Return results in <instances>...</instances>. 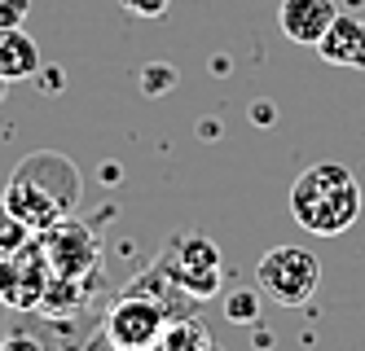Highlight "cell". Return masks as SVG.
I'll use <instances>...</instances> for the list:
<instances>
[{
  "instance_id": "6da1fadb",
  "label": "cell",
  "mask_w": 365,
  "mask_h": 351,
  "mask_svg": "<svg viewBox=\"0 0 365 351\" xmlns=\"http://www.w3.org/2000/svg\"><path fill=\"white\" fill-rule=\"evenodd\" d=\"M291 215L312 237H339L361 220V184L344 163H312L291 184Z\"/></svg>"
},
{
  "instance_id": "7a4b0ae2",
  "label": "cell",
  "mask_w": 365,
  "mask_h": 351,
  "mask_svg": "<svg viewBox=\"0 0 365 351\" xmlns=\"http://www.w3.org/2000/svg\"><path fill=\"white\" fill-rule=\"evenodd\" d=\"M255 285L277 308H304L322 285V259L308 246H273L255 263Z\"/></svg>"
},
{
  "instance_id": "3957f363",
  "label": "cell",
  "mask_w": 365,
  "mask_h": 351,
  "mask_svg": "<svg viewBox=\"0 0 365 351\" xmlns=\"http://www.w3.org/2000/svg\"><path fill=\"white\" fill-rule=\"evenodd\" d=\"M154 263H159L163 273H168L180 290H185L194 303L216 299V294H220V246H216L212 237L185 233V237H176Z\"/></svg>"
},
{
  "instance_id": "277c9868",
  "label": "cell",
  "mask_w": 365,
  "mask_h": 351,
  "mask_svg": "<svg viewBox=\"0 0 365 351\" xmlns=\"http://www.w3.org/2000/svg\"><path fill=\"white\" fill-rule=\"evenodd\" d=\"M36 237H40V246H44V259H48V268H53V277H71V281L97 277V268H101V241H97V233L84 220L62 215L58 224H48Z\"/></svg>"
},
{
  "instance_id": "5b68a950",
  "label": "cell",
  "mask_w": 365,
  "mask_h": 351,
  "mask_svg": "<svg viewBox=\"0 0 365 351\" xmlns=\"http://www.w3.org/2000/svg\"><path fill=\"white\" fill-rule=\"evenodd\" d=\"M168 308L159 299H150V294H137L128 290L123 299H115L106 308V316H101V338L106 342H119V347H154L168 325Z\"/></svg>"
},
{
  "instance_id": "8992f818",
  "label": "cell",
  "mask_w": 365,
  "mask_h": 351,
  "mask_svg": "<svg viewBox=\"0 0 365 351\" xmlns=\"http://www.w3.org/2000/svg\"><path fill=\"white\" fill-rule=\"evenodd\" d=\"M0 202H5V211L14 215L18 224H27L31 233H44L48 224H58L62 215H66V206L48 194L44 184H36L31 176H22V172H14L9 176V184H5V194H0Z\"/></svg>"
},
{
  "instance_id": "52a82bcc",
  "label": "cell",
  "mask_w": 365,
  "mask_h": 351,
  "mask_svg": "<svg viewBox=\"0 0 365 351\" xmlns=\"http://www.w3.org/2000/svg\"><path fill=\"white\" fill-rule=\"evenodd\" d=\"M339 18L334 0H282L277 5V26L291 44L317 48V40L330 31V22Z\"/></svg>"
},
{
  "instance_id": "ba28073f",
  "label": "cell",
  "mask_w": 365,
  "mask_h": 351,
  "mask_svg": "<svg viewBox=\"0 0 365 351\" xmlns=\"http://www.w3.org/2000/svg\"><path fill=\"white\" fill-rule=\"evenodd\" d=\"M18 172H22V176H31L36 184H44L48 194H53V198L66 206V215L80 206L84 180H80V172H75L71 158H62V154H31L27 163H18Z\"/></svg>"
},
{
  "instance_id": "9c48e42d",
  "label": "cell",
  "mask_w": 365,
  "mask_h": 351,
  "mask_svg": "<svg viewBox=\"0 0 365 351\" xmlns=\"http://www.w3.org/2000/svg\"><path fill=\"white\" fill-rule=\"evenodd\" d=\"M317 53L330 66H344V70H365V22L352 14H339L330 22V31L317 40Z\"/></svg>"
},
{
  "instance_id": "30bf717a",
  "label": "cell",
  "mask_w": 365,
  "mask_h": 351,
  "mask_svg": "<svg viewBox=\"0 0 365 351\" xmlns=\"http://www.w3.org/2000/svg\"><path fill=\"white\" fill-rule=\"evenodd\" d=\"M40 70V44L22 26H0V75L14 84V79H36Z\"/></svg>"
},
{
  "instance_id": "8fae6325",
  "label": "cell",
  "mask_w": 365,
  "mask_h": 351,
  "mask_svg": "<svg viewBox=\"0 0 365 351\" xmlns=\"http://www.w3.org/2000/svg\"><path fill=\"white\" fill-rule=\"evenodd\" d=\"M154 351H220L212 342V334H207V325L185 312V316H168V325L159 334V342H154Z\"/></svg>"
},
{
  "instance_id": "7c38bea8",
  "label": "cell",
  "mask_w": 365,
  "mask_h": 351,
  "mask_svg": "<svg viewBox=\"0 0 365 351\" xmlns=\"http://www.w3.org/2000/svg\"><path fill=\"white\" fill-rule=\"evenodd\" d=\"M259 285L255 290H229L225 294V320H233V325H255L259 320Z\"/></svg>"
},
{
  "instance_id": "4fadbf2b",
  "label": "cell",
  "mask_w": 365,
  "mask_h": 351,
  "mask_svg": "<svg viewBox=\"0 0 365 351\" xmlns=\"http://www.w3.org/2000/svg\"><path fill=\"white\" fill-rule=\"evenodd\" d=\"M27 237H31V229H27V224H18L14 215L5 211V202H0V255H14Z\"/></svg>"
},
{
  "instance_id": "5bb4252c",
  "label": "cell",
  "mask_w": 365,
  "mask_h": 351,
  "mask_svg": "<svg viewBox=\"0 0 365 351\" xmlns=\"http://www.w3.org/2000/svg\"><path fill=\"white\" fill-rule=\"evenodd\" d=\"M172 84H176V75H172V66H163V62L145 66V75H141V88H145V93H168Z\"/></svg>"
},
{
  "instance_id": "9a60e30c",
  "label": "cell",
  "mask_w": 365,
  "mask_h": 351,
  "mask_svg": "<svg viewBox=\"0 0 365 351\" xmlns=\"http://www.w3.org/2000/svg\"><path fill=\"white\" fill-rule=\"evenodd\" d=\"M119 5L133 14V18H163L172 0H119Z\"/></svg>"
},
{
  "instance_id": "2e32d148",
  "label": "cell",
  "mask_w": 365,
  "mask_h": 351,
  "mask_svg": "<svg viewBox=\"0 0 365 351\" xmlns=\"http://www.w3.org/2000/svg\"><path fill=\"white\" fill-rule=\"evenodd\" d=\"M31 14V0H0V26H22Z\"/></svg>"
},
{
  "instance_id": "e0dca14e",
  "label": "cell",
  "mask_w": 365,
  "mask_h": 351,
  "mask_svg": "<svg viewBox=\"0 0 365 351\" xmlns=\"http://www.w3.org/2000/svg\"><path fill=\"white\" fill-rule=\"evenodd\" d=\"M251 119H255V123H273V105H269V101H255Z\"/></svg>"
},
{
  "instance_id": "ac0fdd59",
  "label": "cell",
  "mask_w": 365,
  "mask_h": 351,
  "mask_svg": "<svg viewBox=\"0 0 365 351\" xmlns=\"http://www.w3.org/2000/svg\"><path fill=\"white\" fill-rule=\"evenodd\" d=\"M110 351H154V347H119V342H110Z\"/></svg>"
},
{
  "instance_id": "d6986e66",
  "label": "cell",
  "mask_w": 365,
  "mask_h": 351,
  "mask_svg": "<svg viewBox=\"0 0 365 351\" xmlns=\"http://www.w3.org/2000/svg\"><path fill=\"white\" fill-rule=\"evenodd\" d=\"M5 93H9V79H5V75H0V101H5Z\"/></svg>"
},
{
  "instance_id": "ffe728a7",
  "label": "cell",
  "mask_w": 365,
  "mask_h": 351,
  "mask_svg": "<svg viewBox=\"0 0 365 351\" xmlns=\"http://www.w3.org/2000/svg\"><path fill=\"white\" fill-rule=\"evenodd\" d=\"M0 308H5V303H0Z\"/></svg>"
}]
</instances>
